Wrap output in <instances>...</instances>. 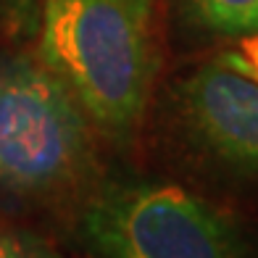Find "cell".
<instances>
[{
    "mask_svg": "<svg viewBox=\"0 0 258 258\" xmlns=\"http://www.w3.org/2000/svg\"><path fill=\"white\" fill-rule=\"evenodd\" d=\"M37 55L74 92L95 132L126 145L158 72L156 0H37Z\"/></svg>",
    "mask_w": 258,
    "mask_h": 258,
    "instance_id": "cell-1",
    "label": "cell"
},
{
    "mask_svg": "<svg viewBox=\"0 0 258 258\" xmlns=\"http://www.w3.org/2000/svg\"><path fill=\"white\" fill-rule=\"evenodd\" d=\"M95 126L32 53L0 55V198L55 201L95 174Z\"/></svg>",
    "mask_w": 258,
    "mask_h": 258,
    "instance_id": "cell-2",
    "label": "cell"
},
{
    "mask_svg": "<svg viewBox=\"0 0 258 258\" xmlns=\"http://www.w3.org/2000/svg\"><path fill=\"white\" fill-rule=\"evenodd\" d=\"M85 234L103 258H253L227 214L171 182L105 190L87 208Z\"/></svg>",
    "mask_w": 258,
    "mask_h": 258,
    "instance_id": "cell-3",
    "label": "cell"
},
{
    "mask_svg": "<svg viewBox=\"0 0 258 258\" xmlns=\"http://www.w3.org/2000/svg\"><path fill=\"white\" fill-rule=\"evenodd\" d=\"M177 116L187 140L219 166L258 174V82L224 63L182 79Z\"/></svg>",
    "mask_w": 258,
    "mask_h": 258,
    "instance_id": "cell-4",
    "label": "cell"
},
{
    "mask_svg": "<svg viewBox=\"0 0 258 258\" xmlns=\"http://www.w3.org/2000/svg\"><path fill=\"white\" fill-rule=\"evenodd\" d=\"M192 27L221 37H245L258 32V0H182Z\"/></svg>",
    "mask_w": 258,
    "mask_h": 258,
    "instance_id": "cell-5",
    "label": "cell"
},
{
    "mask_svg": "<svg viewBox=\"0 0 258 258\" xmlns=\"http://www.w3.org/2000/svg\"><path fill=\"white\" fill-rule=\"evenodd\" d=\"M40 3L37 0H0V21L16 37H29L37 32Z\"/></svg>",
    "mask_w": 258,
    "mask_h": 258,
    "instance_id": "cell-6",
    "label": "cell"
},
{
    "mask_svg": "<svg viewBox=\"0 0 258 258\" xmlns=\"http://www.w3.org/2000/svg\"><path fill=\"white\" fill-rule=\"evenodd\" d=\"M0 258H63L42 240L11 229H0Z\"/></svg>",
    "mask_w": 258,
    "mask_h": 258,
    "instance_id": "cell-7",
    "label": "cell"
},
{
    "mask_svg": "<svg viewBox=\"0 0 258 258\" xmlns=\"http://www.w3.org/2000/svg\"><path fill=\"white\" fill-rule=\"evenodd\" d=\"M219 63H224V66L234 69V72L258 82V32L240 37L229 50L219 55Z\"/></svg>",
    "mask_w": 258,
    "mask_h": 258,
    "instance_id": "cell-8",
    "label": "cell"
}]
</instances>
